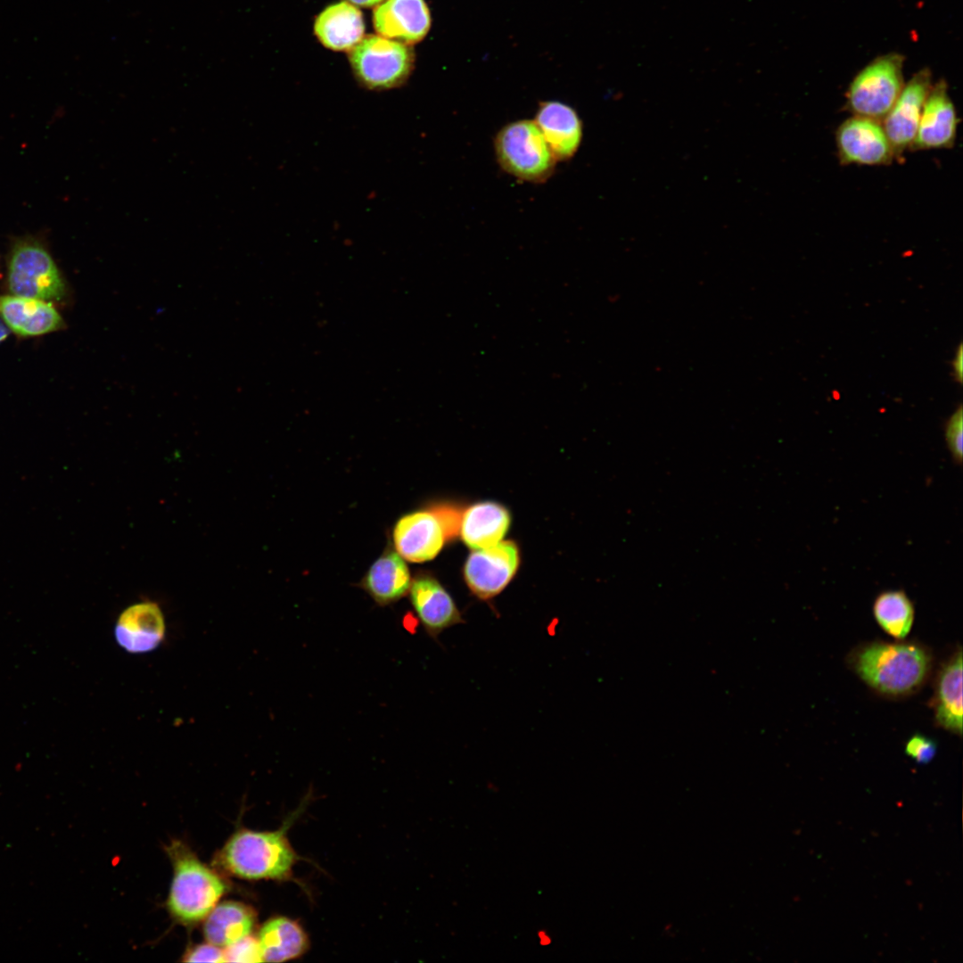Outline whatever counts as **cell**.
Here are the masks:
<instances>
[{"label": "cell", "instance_id": "cell-11", "mask_svg": "<svg viewBox=\"0 0 963 963\" xmlns=\"http://www.w3.org/2000/svg\"><path fill=\"white\" fill-rule=\"evenodd\" d=\"M407 594L417 620L426 634L434 640L447 629L464 622L450 594L431 574H416Z\"/></svg>", "mask_w": 963, "mask_h": 963}, {"label": "cell", "instance_id": "cell-6", "mask_svg": "<svg viewBox=\"0 0 963 963\" xmlns=\"http://www.w3.org/2000/svg\"><path fill=\"white\" fill-rule=\"evenodd\" d=\"M904 56L889 53L860 70L846 91L845 108L852 115L881 121L899 97L904 85Z\"/></svg>", "mask_w": 963, "mask_h": 963}, {"label": "cell", "instance_id": "cell-31", "mask_svg": "<svg viewBox=\"0 0 963 963\" xmlns=\"http://www.w3.org/2000/svg\"><path fill=\"white\" fill-rule=\"evenodd\" d=\"M537 941L539 946L547 947L552 943V936L546 929H539L536 933Z\"/></svg>", "mask_w": 963, "mask_h": 963}, {"label": "cell", "instance_id": "cell-26", "mask_svg": "<svg viewBox=\"0 0 963 963\" xmlns=\"http://www.w3.org/2000/svg\"><path fill=\"white\" fill-rule=\"evenodd\" d=\"M945 441L953 461L961 465L963 456V412L959 406L945 424Z\"/></svg>", "mask_w": 963, "mask_h": 963}, {"label": "cell", "instance_id": "cell-2", "mask_svg": "<svg viewBox=\"0 0 963 963\" xmlns=\"http://www.w3.org/2000/svg\"><path fill=\"white\" fill-rule=\"evenodd\" d=\"M857 674L877 691L893 696L915 691L930 668V656L911 643L875 642L859 649L852 658Z\"/></svg>", "mask_w": 963, "mask_h": 963}, {"label": "cell", "instance_id": "cell-18", "mask_svg": "<svg viewBox=\"0 0 963 963\" xmlns=\"http://www.w3.org/2000/svg\"><path fill=\"white\" fill-rule=\"evenodd\" d=\"M165 621L162 612L153 602H141L125 609L115 625V638L130 653H146L163 640Z\"/></svg>", "mask_w": 963, "mask_h": 963}, {"label": "cell", "instance_id": "cell-1", "mask_svg": "<svg viewBox=\"0 0 963 963\" xmlns=\"http://www.w3.org/2000/svg\"><path fill=\"white\" fill-rule=\"evenodd\" d=\"M292 812L276 831L241 829L226 844L218 855L219 865L229 874L248 880H288L300 859L292 847L287 831L302 812Z\"/></svg>", "mask_w": 963, "mask_h": 963}, {"label": "cell", "instance_id": "cell-15", "mask_svg": "<svg viewBox=\"0 0 963 963\" xmlns=\"http://www.w3.org/2000/svg\"><path fill=\"white\" fill-rule=\"evenodd\" d=\"M533 121L556 160H568L576 154L581 144L583 127L572 107L557 101L542 102Z\"/></svg>", "mask_w": 963, "mask_h": 963}, {"label": "cell", "instance_id": "cell-22", "mask_svg": "<svg viewBox=\"0 0 963 963\" xmlns=\"http://www.w3.org/2000/svg\"><path fill=\"white\" fill-rule=\"evenodd\" d=\"M259 940L263 961L283 962L303 955L309 948L301 926L287 917H275L259 929Z\"/></svg>", "mask_w": 963, "mask_h": 963}, {"label": "cell", "instance_id": "cell-30", "mask_svg": "<svg viewBox=\"0 0 963 963\" xmlns=\"http://www.w3.org/2000/svg\"><path fill=\"white\" fill-rule=\"evenodd\" d=\"M952 367L955 380L961 383L963 377V349L961 343L959 345L956 350L955 357L952 361Z\"/></svg>", "mask_w": 963, "mask_h": 963}, {"label": "cell", "instance_id": "cell-20", "mask_svg": "<svg viewBox=\"0 0 963 963\" xmlns=\"http://www.w3.org/2000/svg\"><path fill=\"white\" fill-rule=\"evenodd\" d=\"M510 514L503 506L490 501L468 507L460 523V534L470 548L482 549L502 540L510 526Z\"/></svg>", "mask_w": 963, "mask_h": 963}, {"label": "cell", "instance_id": "cell-27", "mask_svg": "<svg viewBox=\"0 0 963 963\" xmlns=\"http://www.w3.org/2000/svg\"><path fill=\"white\" fill-rule=\"evenodd\" d=\"M905 753L918 763H928L935 755L936 745L928 737L915 735L907 742Z\"/></svg>", "mask_w": 963, "mask_h": 963}, {"label": "cell", "instance_id": "cell-7", "mask_svg": "<svg viewBox=\"0 0 963 963\" xmlns=\"http://www.w3.org/2000/svg\"><path fill=\"white\" fill-rule=\"evenodd\" d=\"M350 62L357 80L370 90H389L409 78L413 52L407 45L382 36H367L350 50Z\"/></svg>", "mask_w": 963, "mask_h": 963}, {"label": "cell", "instance_id": "cell-4", "mask_svg": "<svg viewBox=\"0 0 963 963\" xmlns=\"http://www.w3.org/2000/svg\"><path fill=\"white\" fill-rule=\"evenodd\" d=\"M168 852L174 868L168 907L181 922L200 921L226 893V883L181 842L172 843Z\"/></svg>", "mask_w": 963, "mask_h": 963}, {"label": "cell", "instance_id": "cell-19", "mask_svg": "<svg viewBox=\"0 0 963 963\" xmlns=\"http://www.w3.org/2000/svg\"><path fill=\"white\" fill-rule=\"evenodd\" d=\"M314 31L325 47L335 51H350L364 36L362 13L349 2L333 4L317 16Z\"/></svg>", "mask_w": 963, "mask_h": 963}, {"label": "cell", "instance_id": "cell-8", "mask_svg": "<svg viewBox=\"0 0 963 963\" xmlns=\"http://www.w3.org/2000/svg\"><path fill=\"white\" fill-rule=\"evenodd\" d=\"M515 543L500 541L491 547L473 550L464 568L465 581L481 600H490L510 583L519 566Z\"/></svg>", "mask_w": 963, "mask_h": 963}, {"label": "cell", "instance_id": "cell-5", "mask_svg": "<svg viewBox=\"0 0 963 963\" xmlns=\"http://www.w3.org/2000/svg\"><path fill=\"white\" fill-rule=\"evenodd\" d=\"M493 148L499 167L519 180L545 183L556 170L557 160L533 120L503 126L494 136Z\"/></svg>", "mask_w": 963, "mask_h": 963}, {"label": "cell", "instance_id": "cell-21", "mask_svg": "<svg viewBox=\"0 0 963 963\" xmlns=\"http://www.w3.org/2000/svg\"><path fill=\"white\" fill-rule=\"evenodd\" d=\"M936 722L959 736L962 734V653L959 650L941 669L934 701Z\"/></svg>", "mask_w": 963, "mask_h": 963}, {"label": "cell", "instance_id": "cell-17", "mask_svg": "<svg viewBox=\"0 0 963 963\" xmlns=\"http://www.w3.org/2000/svg\"><path fill=\"white\" fill-rule=\"evenodd\" d=\"M411 574L405 559L388 544L357 584L381 607L389 606L407 595Z\"/></svg>", "mask_w": 963, "mask_h": 963}, {"label": "cell", "instance_id": "cell-16", "mask_svg": "<svg viewBox=\"0 0 963 963\" xmlns=\"http://www.w3.org/2000/svg\"><path fill=\"white\" fill-rule=\"evenodd\" d=\"M0 319L21 337H33L66 327L52 302L14 294H0Z\"/></svg>", "mask_w": 963, "mask_h": 963}, {"label": "cell", "instance_id": "cell-14", "mask_svg": "<svg viewBox=\"0 0 963 963\" xmlns=\"http://www.w3.org/2000/svg\"><path fill=\"white\" fill-rule=\"evenodd\" d=\"M373 21L380 36L405 45L421 41L431 26L424 0H386L374 9Z\"/></svg>", "mask_w": 963, "mask_h": 963}, {"label": "cell", "instance_id": "cell-9", "mask_svg": "<svg viewBox=\"0 0 963 963\" xmlns=\"http://www.w3.org/2000/svg\"><path fill=\"white\" fill-rule=\"evenodd\" d=\"M837 155L842 165H889L895 159L882 122L852 115L835 131Z\"/></svg>", "mask_w": 963, "mask_h": 963}, {"label": "cell", "instance_id": "cell-33", "mask_svg": "<svg viewBox=\"0 0 963 963\" xmlns=\"http://www.w3.org/2000/svg\"><path fill=\"white\" fill-rule=\"evenodd\" d=\"M10 331L11 330L4 321L0 319V342H4L8 337Z\"/></svg>", "mask_w": 963, "mask_h": 963}, {"label": "cell", "instance_id": "cell-10", "mask_svg": "<svg viewBox=\"0 0 963 963\" xmlns=\"http://www.w3.org/2000/svg\"><path fill=\"white\" fill-rule=\"evenodd\" d=\"M932 86L930 70L924 68L918 70L905 83L893 106L882 120L896 159L910 149Z\"/></svg>", "mask_w": 963, "mask_h": 963}, {"label": "cell", "instance_id": "cell-28", "mask_svg": "<svg viewBox=\"0 0 963 963\" xmlns=\"http://www.w3.org/2000/svg\"><path fill=\"white\" fill-rule=\"evenodd\" d=\"M186 962H225L224 951L212 943L196 945L185 954Z\"/></svg>", "mask_w": 963, "mask_h": 963}, {"label": "cell", "instance_id": "cell-29", "mask_svg": "<svg viewBox=\"0 0 963 963\" xmlns=\"http://www.w3.org/2000/svg\"><path fill=\"white\" fill-rule=\"evenodd\" d=\"M439 519L447 539L453 537L457 533V529L460 527L461 520L457 514V510L445 506H437L431 508Z\"/></svg>", "mask_w": 963, "mask_h": 963}, {"label": "cell", "instance_id": "cell-13", "mask_svg": "<svg viewBox=\"0 0 963 963\" xmlns=\"http://www.w3.org/2000/svg\"><path fill=\"white\" fill-rule=\"evenodd\" d=\"M959 119L948 93V85L940 79L926 97L911 151L952 148Z\"/></svg>", "mask_w": 963, "mask_h": 963}, {"label": "cell", "instance_id": "cell-3", "mask_svg": "<svg viewBox=\"0 0 963 963\" xmlns=\"http://www.w3.org/2000/svg\"><path fill=\"white\" fill-rule=\"evenodd\" d=\"M6 285L11 294L49 302L64 301L67 282L41 235L15 236L6 259Z\"/></svg>", "mask_w": 963, "mask_h": 963}, {"label": "cell", "instance_id": "cell-32", "mask_svg": "<svg viewBox=\"0 0 963 963\" xmlns=\"http://www.w3.org/2000/svg\"><path fill=\"white\" fill-rule=\"evenodd\" d=\"M348 1L350 4H352L353 5H358V6H362V7H373L374 5L380 4L384 0H348Z\"/></svg>", "mask_w": 963, "mask_h": 963}, {"label": "cell", "instance_id": "cell-23", "mask_svg": "<svg viewBox=\"0 0 963 963\" xmlns=\"http://www.w3.org/2000/svg\"><path fill=\"white\" fill-rule=\"evenodd\" d=\"M203 934L206 940L218 947H226L251 932L256 920L254 910L242 902L223 901L206 916Z\"/></svg>", "mask_w": 963, "mask_h": 963}, {"label": "cell", "instance_id": "cell-25", "mask_svg": "<svg viewBox=\"0 0 963 963\" xmlns=\"http://www.w3.org/2000/svg\"><path fill=\"white\" fill-rule=\"evenodd\" d=\"M225 962H260L263 961L258 938L250 934L226 946Z\"/></svg>", "mask_w": 963, "mask_h": 963}, {"label": "cell", "instance_id": "cell-12", "mask_svg": "<svg viewBox=\"0 0 963 963\" xmlns=\"http://www.w3.org/2000/svg\"><path fill=\"white\" fill-rule=\"evenodd\" d=\"M392 547L410 563L433 559L447 539L444 530L431 510H418L399 517L392 529Z\"/></svg>", "mask_w": 963, "mask_h": 963}, {"label": "cell", "instance_id": "cell-24", "mask_svg": "<svg viewBox=\"0 0 963 963\" xmlns=\"http://www.w3.org/2000/svg\"><path fill=\"white\" fill-rule=\"evenodd\" d=\"M873 614L888 635L902 639L910 633L915 617L914 606L907 594L899 589L883 591L873 603Z\"/></svg>", "mask_w": 963, "mask_h": 963}]
</instances>
